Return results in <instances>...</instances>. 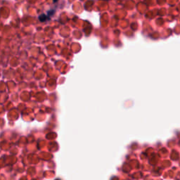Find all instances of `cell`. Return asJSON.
Masks as SVG:
<instances>
[{
	"label": "cell",
	"instance_id": "cell-1",
	"mask_svg": "<svg viewBox=\"0 0 180 180\" xmlns=\"http://www.w3.org/2000/svg\"><path fill=\"white\" fill-rule=\"evenodd\" d=\"M39 19H40V21L44 22V21H46V16H45L44 14H42V15H41V16H40V17H39Z\"/></svg>",
	"mask_w": 180,
	"mask_h": 180
},
{
	"label": "cell",
	"instance_id": "cell-2",
	"mask_svg": "<svg viewBox=\"0 0 180 180\" xmlns=\"http://www.w3.org/2000/svg\"><path fill=\"white\" fill-rule=\"evenodd\" d=\"M57 1H58V0H54V2H56Z\"/></svg>",
	"mask_w": 180,
	"mask_h": 180
}]
</instances>
